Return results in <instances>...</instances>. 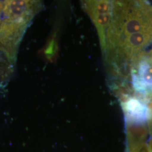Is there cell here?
<instances>
[{
  "mask_svg": "<svg viewBox=\"0 0 152 152\" xmlns=\"http://www.w3.org/2000/svg\"><path fill=\"white\" fill-rule=\"evenodd\" d=\"M140 59L137 66V74L134 77L136 90L145 96H152V55Z\"/></svg>",
  "mask_w": 152,
  "mask_h": 152,
  "instance_id": "cell-1",
  "label": "cell"
},
{
  "mask_svg": "<svg viewBox=\"0 0 152 152\" xmlns=\"http://www.w3.org/2000/svg\"><path fill=\"white\" fill-rule=\"evenodd\" d=\"M126 109L131 114L132 113L134 115H137L138 116L144 114L145 111V108L136 100L129 101L126 105Z\"/></svg>",
  "mask_w": 152,
  "mask_h": 152,
  "instance_id": "cell-2",
  "label": "cell"
},
{
  "mask_svg": "<svg viewBox=\"0 0 152 152\" xmlns=\"http://www.w3.org/2000/svg\"><path fill=\"white\" fill-rule=\"evenodd\" d=\"M136 152H150L148 147H147V145L144 144L142 145L141 147H139V149L137 150Z\"/></svg>",
  "mask_w": 152,
  "mask_h": 152,
  "instance_id": "cell-3",
  "label": "cell"
},
{
  "mask_svg": "<svg viewBox=\"0 0 152 152\" xmlns=\"http://www.w3.org/2000/svg\"><path fill=\"white\" fill-rule=\"evenodd\" d=\"M149 152H152V135L151 139H150V140H149Z\"/></svg>",
  "mask_w": 152,
  "mask_h": 152,
  "instance_id": "cell-4",
  "label": "cell"
},
{
  "mask_svg": "<svg viewBox=\"0 0 152 152\" xmlns=\"http://www.w3.org/2000/svg\"><path fill=\"white\" fill-rule=\"evenodd\" d=\"M1 2H0V5H1Z\"/></svg>",
  "mask_w": 152,
  "mask_h": 152,
  "instance_id": "cell-5",
  "label": "cell"
}]
</instances>
